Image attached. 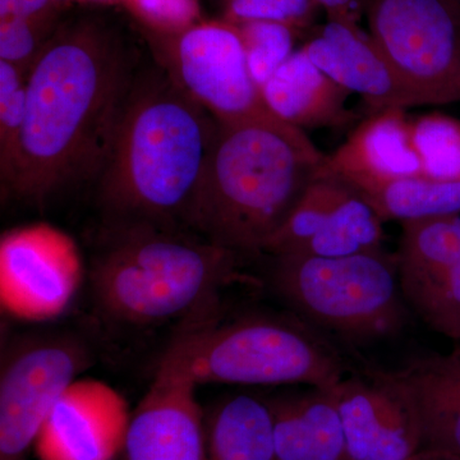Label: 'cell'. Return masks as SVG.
<instances>
[{
    "label": "cell",
    "instance_id": "1",
    "mask_svg": "<svg viewBox=\"0 0 460 460\" xmlns=\"http://www.w3.org/2000/svg\"><path fill=\"white\" fill-rule=\"evenodd\" d=\"M132 48L105 18L60 21L27 75L26 115L3 192L44 205L99 178L137 75Z\"/></svg>",
    "mask_w": 460,
    "mask_h": 460
},
{
    "label": "cell",
    "instance_id": "2",
    "mask_svg": "<svg viewBox=\"0 0 460 460\" xmlns=\"http://www.w3.org/2000/svg\"><path fill=\"white\" fill-rule=\"evenodd\" d=\"M217 119L164 71L136 78L99 175L111 226H187Z\"/></svg>",
    "mask_w": 460,
    "mask_h": 460
},
{
    "label": "cell",
    "instance_id": "3",
    "mask_svg": "<svg viewBox=\"0 0 460 460\" xmlns=\"http://www.w3.org/2000/svg\"><path fill=\"white\" fill-rule=\"evenodd\" d=\"M325 160L307 133L268 108L217 120L187 226L241 256L261 253Z\"/></svg>",
    "mask_w": 460,
    "mask_h": 460
},
{
    "label": "cell",
    "instance_id": "4",
    "mask_svg": "<svg viewBox=\"0 0 460 460\" xmlns=\"http://www.w3.org/2000/svg\"><path fill=\"white\" fill-rule=\"evenodd\" d=\"M239 253L183 229L111 226L90 268L93 301L113 323L217 319Z\"/></svg>",
    "mask_w": 460,
    "mask_h": 460
},
{
    "label": "cell",
    "instance_id": "5",
    "mask_svg": "<svg viewBox=\"0 0 460 460\" xmlns=\"http://www.w3.org/2000/svg\"><path fill=\"white\" fill-rule=\"evenodd\" d=\"M163 359L199 384L332 389L349 372L334 348L290 321L247 317L186 323Z\"/></svg>",
    "mask_w": 460,
    "mask_h": 460
},
{
    "label": "cell",
    "instance_id": "6",
    "mask_svg": "<svg viewBox=\"0 0 460 460\" xmlns=\"http://www.w3.org/2000/svg\"><path fill=\"white\" fill-rule=\"evenodd\" d=\"M272 289L296 314L350 344L394 337L407 323L396 257L271 256Z\"/></svg>",
    "mask_w": 460,
    "mask_h": 460
},
{
    "label": "cell",
    "instance_id": "7",
    "mask_svg": "<svg viewBox=\"0 0 460 460\" xmlns=\"http://www.w3.org/2000/svg\"><path fill=\"white\" fill-rule=\"evenodd\" d=\"M365 16L416 107L460 102L458 0H365Z\"/></svg>",
    "mask_w": 460,
    "mask_h": 460
},
{
    "label": "cell",
    "instance_id": "8",
    "mask_svg": "<svg viewBox=\"0 0 460 460\" xmlns=\"http://www.w3.org/2000/svg\"><path fill=\"white\" fill-rule=\"evenodd\" d=\"M93 362L74 332L26 335L8 345L0 370V460H25L58 399Z\"/></svg>",
    "mask_w": 460,
    "mask_h": 460
},
{
    "label": "cell",
    "instance_id": "9",
    "mask_svg": "<svg viewBox=\"0 0 460 460\" xmlns=\"http://www.w3.org/2000/svg\"><path fill=\"white\" fill-rule=\"evenodd\" d=\"M163 65L178 86L217 120H232L266 109L248 69L238 26L204 20L174 36H159Z\"/></svg>",
    "mask_w": 460,
    "mask_h": 460
},
{
    "label": "cell",
    "instance_id": "10",
    "mask_svg": "<svg viewBox=\"0 0 460 460\" xmlns=\"http://www.w3.org/2000/svg\"><path fill=\"white\" fill-rule=\"evenodd\" d=\"M84 279L80 250L66 233L38 223L0 241V302L16 319L48 321L65 314Z\"/></svg>",
    "mask_w": 460,
    "mask_h": 460
},
{
    "label": "cell",
    "instance_id": "11",
    "mask_svg": "<svg viewBox=\"0 0 460 460\" xmlns=\"http://www.w3.org/2000/svg\"><path fill=\"white\" fill-rule=\"evenodd\" d=\"M383 223L356 190L321 172L262 253L344 257L383 250Z\"/></svg>",
    "mask_w": 460,
    "mask_h": 460
},
{
    "label": "cell",
    "instance_id": "12",
    "mask_svg": "<svg viewBox=\"0 0 460 460\" xmlns=\"http://www.w3.org/2000/svg\"><path fill=\"white\" fill-rule=\"evenodd\" d=\"M395 257L407 305L460 343V214L402 222Z\"/></svg>",
    "mask_w": 460,
    "mask_h": 460
},
{
    "label": "cell",
    "instance_id": "13",
    "mask_svg": "<svg viewBox=\"0 0 460 460\" xmlns=\"http://www.w3.org/2000/svg\"><path fill=\"white\" fill-rule=\"evenodd\" d=\"M131 416L113 387L77 378L58 399L33 450L40 460H114L123 452Z\"/></svg>",
    "mask_w": 460,
    "mask_h": 460
},
{
    "label": "cell",
    "instance_id": "14",
    "mask_svg": "<svg viewBox=\"0 0 460 460\" xmlns=\"http://www.w3.org/2000/svg\"><path fill=\"white\" fill-rule=\"evenodd\" d=\"M198 384L162 358L155 380L129 420L123 460H208Z\"/></svg>",
    "mask_w": 460,
    "mask_h": 460
},
{
    "label": "cell",
    "instance_id": "15",
    "mask_svg": "<svg viewBox=\"0 0 460 460\" xmlns=\"http://www.w3.org/2000/svg\"><path fill=\"white\" fill-rule=\"evenodd\" d=\"M328 390L343 423L348 460H411L422 450L410 405L376 370L348 374Z\"/></svg>",
    "mask_w": 460,
    "mask_h": 460
},
{
    "label": "cell",
    "instance_id": "16",
    "mask_svg": "<svg viewBox=\"0 0 460 460\" xmlns=\"http://www.w3.org/2000/svg\"><path fill=\"white\" fill-rule=\"evenodd\" d=\"M321 172L339 178L358 193L390 181L422 175L405 109L372 111L343 145L326 155Z\"/></svg>",
    "mask_w": 460,
    "mask_h": 460
},
{
    "label": "cell",
    "instance_id": "17",
    "mask_svg": "<svg viewBox=\"0 0 460 460\" xmlns=\"http://www.w3.org/2000/svg\"><path fill=\"white\" fill-rule=\"evenodd\" d=\"M302 49L323 74L349 93H358L371 113L416 107L410 91L361 27L328 21Z\"/></svg>",
    "mask_w": 460,
    "mask_h": 460
},
{
    "label": "cell",
    "instance_id": "18",
    "mask_svg": "<svg viewBox=\"0 0 460 460\" xmlns=\"http://www.w3.org/2000/svg\"><path fill=\"white\" fill-rule=\"evenodd\" d=\"M376 371L410 405L422 449L460 458V343L452 352L419 354L398 370Z\"/></svg>",
    "mask_w": 460,
    "mask_h": 460
},
{
    "label": "cell",
    "instance_id": "19",
    "mask_svg": "<svg viewBox=\"0 0 460 460\" xmlns=\"http://www.w3.org/2000/svg\"><path fill=\"white\" fill-rule=\"evenodd\" d=\"M349 93L314 65L304 49L295 51L263 84L266 108L296 128H344L357 115L347 107Z\"/></svg>",
    "mask_w": 460,
    "mask_h": 460
},
{
    "label": "cell",
    "instance_id": "20",
    "mask_svg": "<svg viewBox=\"0 0 460 460\" xmlns=\"http://www.w3.org/2000/svg\"><path fill=\"white\" fill-rule=\"evenodd\" d=\"M266 401L278 460H348L343 423L329 390L308 387Z\"/></svg>",
    "mask_w": 460,
    "mask_h": 460
},
{
    "label": "cell",
    "instance_id": "21",
    "mask_svg": "<svg viewBox=\"0 0 460 460\" xmlns=\"http://www.w3.org/2000/svg\"><path fill=\"white\" fill-rule=\"evenodd\" d=\"M208 460H278L266 399L237 394L205 411Z\"/></svg>",
    "mask_w": 460,
    "mask_h": 460
},
{
    "label": "cell",
    "instance_id": "22",
    "mask_svg": "<svg viewBox=\"0 0 460 460\" xmlns=\"http://www.w3.org/2000/svg\"><path fill=\"white\" fill-rule=\"evenodd\" d=\"M387 220L425 219L460 214V181H436L425 175L390 181L359 193Z\"/></svg>",
    "mask_w": 460,
    "mask_h": 460
},
{
    "label": "cell",
    "instance_id": "23",
    "mask_svg": "<svg viewBox=\"0 0 460 460\" xmlns=\"http://www.w3.org/2000/svg\"><path fill=\"white\" fill-rule=\"evenodd\" d=\"M411 140L422 175L436 181H460V120L444 114L411 119Z\"/></svg>",
    "mask_w": 460,
    "mask_h": 460
},
{
    "label": "cell",
    "instance_id": "24",
    "mask_svg": "<svg viewBox=\"0 0 460 460\" xmlns=\"http://www.w3.org/2000/svg\"><path fill=\"white\" fill-rule=\"evenodd\" d=\"M246 53L248 69L260 90L295 53L296 30L270 21L237 25Z\"/></svg>",
    "mask_w": 460,
    "mask_h": 460
},
{
    "label": "cell",
    "instance_id": "25",
    "mask_svg": "<svg viewBox=\"0 0 460 460\" xmlns=\"http://www.w3.org/2000/svg\"><path fill=\"white\" fill-rule=\"evenodd\" d=\"M59 23V14L33 20H0V60L20 66L29 75Z\"/></svg>",
    "mask_w": 460,
    "mask_h": 460
},
{
    "label": "cell",
    "instance_id": "26",
    "mask_svg": "<svg viewBox=\"0 0 460 460\" xmlns=\"http://www.w3.org/2000/svg\"><path fill=\"white\" fill-rule=\"evenodd\" d=\"M27 72L0 60V171L11 162L26 115Z\"/></svg>",
    "mask_w": 460,
    "mask_h": 460
},
{
    "label": "cell",
    "instance_id": "27",
    "mask_svg": "<svg viewBox=\"0 0 460 460\" xmlns=\"http://www.w3.org/2000/svg\"><path fill=\"white\" fill-rule=\"evenodd\" d=\"M319 7L314 0H228L223 20L233 25L252 21H270L298 30L308 26Z\"/></svg>",
    "mask_w": 460,
    "mask_h": 460
},
{
    "label": "cell",
    "instance_id": "28",
    "mask_svg": "<svg viewBox=\"0 0 460 460\" xmlns=\"http://www.w3.org/2000/svg\"><path fill=\"white\" fill-rule=\"evenodd\" d=\"M156 36H174L204 21L199 0H120Z\"/></svg>",
    "mask_w": 460,
    "mask_h": 460
},
{
    "label": "cell",
    "instance_id": "29",
    "mask_svg": "<svg viewBox=\"0 0 460 460\" xmlns=\"http://www.w3.org/2000/svg\"><path fill=\"white\" fill-rule=\"evenodd\" d=\"M60 5L59 0H0V20L56 16Z\"/></svg>",
    "mask_w": 460,
    "mask_h": 460
},
{
    "label": "cell",
    "instance_id": "30",
    "mask_svg": "<svg viewBox=\"0 0 460 460\" xmlns=\"http://www.w3.org/2000/svg\"><path fill=\"white\" fill-rule=\"evenodd\" d=\"M328 14L329 21L359 26V20L365 14V0H314Z\"/></svg>",
    "mask_w": 460,
    "mask_h": 460
},
{
    "label": "cell",
    "instance_id": "31",
    "mask_svg": "<svg viewBox=\"0 0 460 460\" xmlns=\"http://www.w3.org/2000/svg\"><path fill=\"white\" fill-rule=\"evenodd\" d=\"M411 460H460L458 456L449 453L438 452V450L422 449Z\"/></svg>",
    "mask_w": 460,
    "mask_h": 460
},
{
    "label": "cell",
    "instance_id": "32",
    "mask_svg": "<svg viewBox=\"0 0 460 460\" xmlns=\"http://www.w3.org/2000/svg\"><path fill=\"white\" fill-rule=\"evenodd\" d=\"M84 2L111 3V2H115V0H84ZM119 2H120V0H119Z\"/></svg>",
    "mask_w": 460,
    "mask_h": 460
},
{
    "label": "cell",
    "instance_id": "33",
    "mask_svg": "<svg viewBox=\"0 0 460 460\" xmlns=\"http://www.w3.org/2000/svg\"><path fill=\"white\" fill-rule=\"evenodd\" d=\"M215 2L220 3L222 4V7L226 5V3L228 2V0H215Z\"/></svg>",
    "mask_w": 460,
    "mask_h": 460
},
{
    "label": "cell",
    "instance_id": "34",
    "mask_svg": "<svg viewBox=\"0 0 460 460\" xmlns=\"http://www.w3.org/2000/svg\"><path fill=\"white\" fill-rule=\"evenodd\" d=\"M60 3H66V2H72V0H59ZM75 2H84V0H75Z\"/></svg>",
    "mask_w": 460,
    "mask_h": 460
},
{
    "label": "cell",
    "instance_id": "35",
    "mask_svg": "<svg viewBox=\"0 0 460 460\" xmlns=\"http://www.w3.org/2000/svg\"><path fill=\"white\" fill-rule=\"evenodd\" d=\"M458 2L460 3V0H458Z\"/></svg>",
    "mask_w": 460,
    "mask_h": 460
}]
</instances>
